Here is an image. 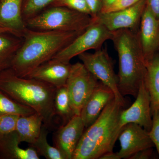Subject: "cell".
Here are the masks:
<instances>
[{
  "label": "cell",
  "instance_id": "d4e9b609",
  "mask_svg": "<svg viewBox=\"0 0 159 159\" xmlns=\"http://www.w3.org/2000/svg\"><path fill=\"white\" fill-rule=\"evenodd\" d=\"M53 6L66 7L91 16L90 12L85 0H55L49 7Z\"/></svg>",
  "mask_w": 159,
  "mask_h": 159
},
{
  "label": "cell",
  "instance_id": "ffe728a7",
  "mask_svg": "<svg viewBox=\"0 0 159 159\" xmlns=\"http://www.w3.org/2000/svg\"><path fill=\"white\" fill-rule=\"evenodd\" d=\"M146 70L145 83L150 94L152 113L159 110V54L146 64Z\"/></svg>",
  "mask_w": 159,
  "mask_h": 159
},
{
  "label": "cell",
  "instance_id": "d6a6232c",
  "mask_svg": "<svg viewBox=\"0 0 159 159\" xmlns=\"http://www.w3.org/2000/svg\"><path fill=\"white\" fill-rule=\"evenodd\" d=\"M101 1L102 2V11L103 9H105V8H107L109 6L111 5L116 0H101Z\"/></svg>",
  "mask_w": 159,
  "mask_h": 159
},
{
  "label": "cell",
  "instance_id": "e0dca14e",
  "mask_svg": "<svg viewBox=\"0 0 159 159\" xmlns=\"http://www.w3.org/2000/svg\"><path fill=\"white\" fill-rule=\"evenodd\" d=\"M18 135L16 131L0 138V159H39L33 147L23 149L20 147Z\"/></svg>",
  "mask_w": 159,
  "mask_h": 159
},
{
  "label": "cell",
  "instance_id": "2e32d148",
  "mask_svg": "<svg viewBox=\"0 0 159 159\" xmlns=\"http://www.w3.org/2000/svg\"><path fill=\"white\" fill-rule=\"evenodd\" d=\"M24 0H0V27L11 30L23 37L27 30L22 15Z\"/></svg>",
  "mask_w": 159,
  "mask_h": 159
},
{
  "label": "cell",
  "instance_id": "836d02e7",
  "mask_svg": "<svg viewBox=\"0 0 159 159\" xmlns=\"http://www.w3.org/2000/svg\"><path fill=\"white\" fill-rule=\"evenodd\" d=\"M0 32H4V33H10L16 35V34H14V32L11 31V30H10V29H6V28H2V27H0Z\"/></svg>",
  "mask_w": 159,
  "mask_h": 159
},
{
  "label": "cell",
  "instance_id": "d6986e66",
  "mask_svg": "<svg viewBox=\"0 0 159 159\" xmlns=\"http://www.w3.org/2000/svg\"><path fill=\"white\" fill-rule=\"evenodd\" d=\"M23 42V37L0 32V72L9 69Z\"/></svg>",
  "mask_w": 159,
  "mask_h": 159
},
{
  "label": "cell",
  "instance_id": "52a82bcc",
  "mask_svg": "<svg viewBox=\"0 0 159 159\" xmlns=\"http://www.w3.org/2000/svg\"><path fill=\"white\" fill-rule=\"evenodd\" d=\"M111 37L112 31L94 20L85 31L53 58L70 63L72 58L84 52L89 50L97 51L102 48L103 43L111 40Z\"/></svg>",
  "mask_w": 159,
  "mask_h": 159
},
{
  "label": "cell",
  "instance_id": "7c38bea8",
  "mask_svg": "<svg viewBox=\"0 0 159 159\" xmlns=\"http://www.w3.org/2000/svg\"><path fill=\"white\" fill-rule=\"evenodd\" d=\"M85 128L80 116L75 115L66 125L60 126L54 134V147L60 152L64 159H73Z\"/></svg>",
  "mask_w": 159,
  "mask_h": 159
},
{
  "label": "cell",
  "instance_id": "f1b7e54d",
  "mask_svg": "<svg viewBox=\"0 0 159 159\" xmlns=\"http://www.w3.org/2000/svg\"><path fill=\"white\" fill-rule=\"evenodd\" d=\"M90 12L91 16L94 20L101 13L102 8L101 0H85Z\"/></svg>",
  "mask_w": 159,
  "mask_h": 159
},
{
  "label": "cell",
  "instance_id": "9a60e30c",
  "mask_svg": "<svg viewBox=\"0 0 159 159\" xmlns=\"http://www.w3.org/2000/svg\"><path fill=\"white\" fill-rule=\"evenodd\" d=\"M114 98L115 95L112 91L102 82H99L80 115L85 128H88L97 120L107 103Z\"/></svg>",
  "mask_w": 159,
  "mask_h": 159
},
{
  "label": "cell",
  "instance_id": "8fae6325",
  "mask_svg": "<svg viewBox=\"0 0 159 159\" xmlns=\"http://www.w3.org/2000/svg\"><path fill=\"white\" fill-rule=\"evenodd\" d=\"M118 139L121 148L117 153L121 159H129L138 152L154 146L148 132L135 123L123 126Z\"/></svg>",
  "mask_w": 159,
  "mask_h": 159
},
{
  "label": "cell",
  "instance_id": "5bb4252c",
  "mask_svg": "<svg viewBox=\"0 0 159 159\" xmlns=\"http://www.w3.org/2000/svg\"><path fill=\"white\" fill-rule=\"evenodd\" d=\"M71 64L52 58L31 71L26 78L37 80L56 88L66 85Z\"/></svg>",
  "mask_w": 159,
  "mask_h": 159
},
{
  "label": "cell",
  "instance_id": "83f0119b",
  "mask_svg": "<svg viewBox=\"0 0 159 159\" xmlns=\"http://www.w3.org/2000/svg\"><path fill=\"white\" fill-rule=\"evenodd\" d=\"M140 0H116L111 5L103 9L101 13L112 12L129 8L136 4Z\"/></svg>",
  "mask_w": 159,
  "mask_h": 159
},
{
  "label": "cell",
  "instance_id": "603a6c76",
  "mask_svg": "<svg viewBox=\"0 0 159 159\" xmlns=\"http://www.w3.org/2000/svg\"><path fill=\"white\" fill-rule=\"evenodd\" d=\"M35 112L33 109L14 101L0 90V116L8 114L25 116Z\"/></svg>",
  "mask_w": 159,
  "mask_h": 159
},
{
  "label": "cell",
  "instance_id": "1f68e13d",
  "mask_svg": "<svg viewBox=\"0 0 159 159\" xmlns=\"http://www.w3.org/2000/svg\"><path fill=\"white\" fill-rule=\"evenodd\" d=\"M99 159H121L117 153H115L113 152H107L102 155L99 157Z\"/></svg>",
  "mask_w": 159,
  "mask_h": 159
},
{
  "label": "cell",
  "instance_id": "4dcf8cb0",
  "mask_svg": "<svg viewBox=\"0 0 159 159\" xmlns=\"http://www.w3.org/2000/svg\"><path fill=\"white\" fill-rule=\"evenodd\" d=\"M147 5L152 14L159 20V0H147Z\"/></svg>",
  "mask_w": 159,
  "mask_h": 159
},
{
  "label": "cell",
  "instance_id": "4316f807",
  "mask_svg": "<svg viewBox=\"0 0 159 159\" xmlns=\"http://www.w3.org/2000/svg\"><path fill=\"white\" fill-rule=\"evenodd\" d=\"M152 126L148 134L151 140L156 148L159 158V110L152 112Z\"/></svg>",
  "mask_w": 159,
  "mask_h": 159
},
{
  "label": "cell",
  "instance_id": "30bf717a",
  "mask_svg": "<svg viewBox=\"0 0 159 159\" xmlns=\"http://www.w3.org/2000/svg\"><path fill=\"white\" fill-rule=\"evenodd\" d=\"M133 123L149 132L152 126V119L150 94L145 81L139 88L136 100L129 108L123 110L120 116L121 127Z\"/></svg>",
  "mask_w": 159,
  "mask_h": 159
},
{
  "label": "cell",
  "instance_id": "6da1fadb",
  "mask_svg": "<svg viewBox=\"0 0 159 159\" xmlns=\"http://www.w3.org/2000/svg\"><path fill=\"white\" fill-rule=\"evenodd\" d=\"M83 32L39 31L27 28L9 69L19 77H25L39 66L52 59Z\"/></svg>",
  "mask_w": 159,
  "mask_h": 159
},
{
  "label": "cell",
  "instance_id": "cb8c5ba5",
  "mask_svg": "<svg viewBox=\"0 0 159 159\" xmlns=\"http://www.w3.org/2000/svg\"><path fill=\"white\" fill-rule=\"evenodd\" d=\"M55 0H24L22 15L25 23L51 6Z\"/></svg>",
  "mask_w": 159,
  "mask_h": 159
},
{
  "label": "cell",
  "instance_id": "9c48e42d",
  "mask_svg": "<svg viewBox=\"0 0 159 159\" xmlns=\"http://www.w3.org/2000/svg\"><path fill=\"white\" fill-rule=\"evenodd\" d=\"M147 2V0H140L136 4L126 9L99 13L94 20L101 23L111 31L122 29L137 31Z\"/></svg>",
  "mask_w": 159,
  "mask_h": 159
},
{
  "label": "cell",
  "instance_id": "3957f363",
  "mask_svg": "<svg viewBox=\"0 0 159 159\" xmlns=\"http://www.w3.org/2000/svg\"><path fill=\"white\" fill-rule=\"evenodd\" d=\"M124 105L115 98L107 103L97 120L84 131L72 159H97L112 152L122 128L120 116Z\"/></svg>",
  "mask_w": 159,
  "mask_h": 159
},
{
  "label": "cell",
  "instance_id": "484cf974",
  "mask_svg": "<svg viewBox=\"0 0 159 159\" xmlns=\"http://www.w3.org/2000/svg\"><path fill=\"white\" fill-rule=\"evenodd\" d=\"M19 117L14 114L0 116V138L16 130Z\"/></svg>",
  "mask_w": 159,
  "mask_h": 159
},
{
  "label": "cell",
  "instance_id": "4fadbf2b",
  "mask_svg": "<svg viewBox=\"0 0 159 159\" xmlns=\"http://www.w3.org/2000/svg\"><path fill=\"white\" fill-rule=\"evenodd\" d=\"M139 42L145 63L152 59L159 48V20L146 5L140 21Z\"/></svg>",
  "mask_w": 159,
  "mask_h": 159
},
{
  "label": "cell",
  "instance_id": "7a4b0ae2",
  "mask_svg": "<svg viewBox=\"0 0 159 159\" xmlns=\"http://www.w3.org/2000/svg\"><path fill=\"white\" fill-rule=\"evenodd\" d=\"M56 88L49 84L19 77L8 69L0 72V90L14 101L33 109L49 129L54 127V101Z\"/></svg>",
  "mask_w": 159,
  "mask_h": 159
},
{
  "label": "cell",
  "instance_id": "5b68a950",
  "mask_svg": "<svg viewBox=\"0 0 159 159\" xmlns=\"http://www.w3.org/2000/svg\"><path fill=\"white\" fill-rule=\"evenodd\" d=\"M90 16L64 7L53 6L25 22L26 27L39 31L83 32L93 22Z\"/></svg>",
  "mask_w": 159,
  "mask_h": 159
},
{
  "label": "cell",
  "instance_id": "44dd1931",
  "mask_svg": "<svg viewBox=\"0 0 159 159\" xmlns=\"http://www.w3.org/2000/svg\"><path fill=\"white\" fill-rule=\"evenodd\" d=\"M54 107L55 117L57 116L61 120V126L66 125L75 116L71 107L66 85L56 88L54 95Z\"/></svg>",
  "mask_w": 159,
  "mask_h": 159
},
{
  "label": "cell",
  "instance_id": "ba28073f",
  "mask_svg": "<svg viewBox=\"0 0 159 159\" xmlns=\"http://www.w3.org/2000/svg\"><path fill=\"white\" fill-rule=\"evenodd\" d=\"M78 56L87 70L109 88L116 100L125 106V99L118 88V76L115 74L112 61L107 49L102 48L93 53L84 52Z\"/></svg>",
  "mask_w": 159,
  "mask_h": 159
},
{
  "label": "cell",
  "instance_id": "f546056e",
  "mask_svg": "<svg viewBox=\"0 0 159 159\" xmlns=\"http://www.w3.org/2000/svg\"><path fill=\"white\" fill-rule=\"evenodd\" d=\"M152 148L140 151L129 158V159H149L152 158L153 154V150Z\"/></svg>",
  "mask_w": 159,
  "mask_h": 159
},
{
  "label": "cell",
  "instance_id": "277c9868",
  "mask_svg": "<svg viewBox=\"0 0 159 159\" xmlns=\"http://www.w3.org/2000/svg\"><path fill=\"white\" fill-rule=\"evenodd\" d=\"M111 40L119 57V92L123 97L130 95L136 98L147 70L138 32L130 29L112 31Z\"/></svg>",
  "mask_w": 159,
  "mask_h": 159
},
{
  "label": "cell",
  "instance_id": "ac0fdd59",
  "mask_svg": "<svg viewBox=\"0 0 159 159\" xmlns=\"http://www.w3.org/2000/svg\"><path fill=\"white\" fill-rule=\"evenodd\" d=\"M43 125V119L40 114L34 113L28 116H20L16 123V132L20 142L34 143L39 136Z\"/></svg>",
  "mask_w": 159,
  "mask_h": 159
},
{
  "label": "cell",
  "instance_id": "7402d4cb",
  "mask_svg": "<svg viewBox=\"0 0 159 159\" xmlns=\"http://www.w3.org/2000/svg\"><path fill=\"white\" fill-rule=\"evenodd\" d=\"M49 129L43 125L39 136L34 143L31 144V147L36 150L40 156L47 159H64L62 155L57 148L51 146L48 142V135Z\"/></svg>",
  "mask_w": 159,
  "mask_h": 159
},
{
  "label": "cell",
  "instance_id": "8992f818",
  "mask_svg": "<svg viewBox=\"0 0 159 159\" xmlns=\"http://www.w3.org/2000/svg\"><path fill=\"white\" fill-rule=\"evenodd\" d=\"M99 83L98 80L82 63L71 65L66 87L71 107L75 115H80L83 107Z\"/></svg>",
  "mask_w": 159,
  "mask_h": 159
}]
</instances>
